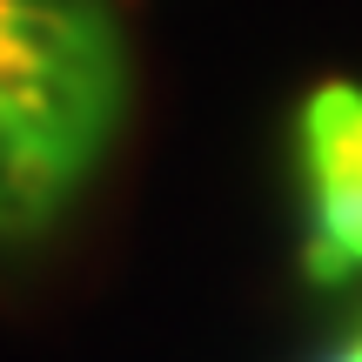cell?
Listing matches in <instances>:
<instances>
[{
	"label": "cell",
	"instance_id": "cell-2",
	"mask_svg": "<svg viewBox=\"0 0 362 362\" xmlns=\"http://www.w3.org/2000/svg\"><path fill=\"white\" fill-rule=\"evenodd\" d=\"M296 168L309 194L302 275L315 288H342L362 275V88L322 81L296 115Z\"/></svg>",
	"mask_w": 362,
	"mask_h": 362
},
{
	"label": "cell",
	"instance_id": "cell-3",
	"mask_svg": "<svg viewBox=\"0 0 362 362\" xmlns=\"http://www.w3.org/2000/svg\"><path fill=\"white\" fill-rule=\"evenodd\" d=\"M329 362H362V336H349V342H342V349L329 356Z\"/></svg>",
	"mask_w": 362,
	"mask_h": 362
},
{
	"label": "cell",
	"instance_id": "cell-1",
	"mask_svg": "<svg viewBox=\"0 0 362 362\" xmlns=\"http://www.w3.org/2000/svg\"><path fill=\"white\" fill-rule=\"evenodd\" d=\"M121 47L101 0H0V134L81 181L121 121Z\"/></svg>",
	"mask_w": 362,
	"mask_h": 362
}]
</instances>
